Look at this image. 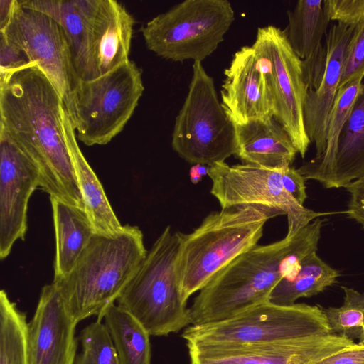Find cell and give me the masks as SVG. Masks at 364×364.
<instances>
[{
    "mask_svg": "<svg viewBox=\"0 0 364 364\" xmlns=\"http://www.w3.org/2000/svg\"><path fill=\"white\" fill-rule=\"evenodd\" d=\"M63 102L36 64L0 74V128L36 165L40 187L85 210L66 145Z\"/></svg>",
    "mask_w": 364,
    "mask_h": 364,
    "instance_id": "6da1fadb",
    "label": "cell"
},
{
    "mask_svg": "<svg viewBox=\"0 0 364 364\" xmlns=\"http://www.w3.org/2000/svg\"><path fill=\"white\" fill-rule=\"evenodd\" d=\"M323 222L316 218L292 237L257 245L234 259L199 291L188 309L191 325L223 321L268 301L277 283L292 278L317 252Z\"/></svg>",
    "mask_w": 364,
    "mask_h": 364,
    "instance_id": "7a4b0ae2",
    "label": "cell"
},
{
    "mask_svg": "<svg viewBox=\"0 0 364 364\" xmlns=\"http://www.w3.org/2000/svg\"><path fill=\"white\" fill-rule=\"evenodd\" d=\"M147 252L137 226L125 225L112 235L95 232L72 271L53 282L73 320L97 318L115 303Z\"/></svg>",
    "mask_w": 364,
    "mask_h": 364,
    "instance_id": "3957f363",
    "label": "cell"
},
{
    "mask_svg": "<svg viewBox=\"0 0 364 364\" xmlns=\"http://www.w3.org/2000/svg\"><path fill=\"white\" fill-rule=\"evenodd\" d=\"M280 211L257 205L221 209L208 215L193 232H178L176 273L182 298L202 289L222 269L258 245L267 220Z\"/></svg>",
    "mask_w": 364,
    "mask_h": 364,
    "instance_id": "277c9868",
    "label": "cell"
},
{
    "mask_svg": "<svg viewBox=\"0 0 364 364\" xmlns=\"http://www.w3.org/2000/svg\"><path fill=\"white\" fill-rule=\"evenodd\" d=\"M179 244L178 231L168 225L116 301L150 336H167L191 323L176 273Z\"/></svg>",
    "mask_w": 364,
    "mask_h": 364,
    "instance_id": "5b68a950",
    "label": "cell"
},
{
    "mask_svg": "<svg viewBox=\"0 0 364 364\" xmlns=\"http://www.w3.org/2000/svg\"><path fill=\"white\" fill-rule=\"evenodd\" d=\"M331 333L323 307L277 305L266 301L217 323L193 326L182 337L187 344L242 346L289 342Z\"/></svg>",
    "mask_w": 364,
    "mask_h": 364,
    "instance_id": "8992f818",
    "label": "cell"
},
{
    "mask_svg": "<svg viewBox=\"0 0 364 364\" xmlns=\"http://www.w3.org/2000/svg\"><path fill=\"white\" fill-rule=\"evenodd\" d=\"M144 90L141 70L129 60L90 80H79L65 109L77 138L105 145L120 133Z\"/></svg>",
    "mask_w": 364,
    "mask_h": 364,
    "instance_id": "52a82bcc",
    "label": "cell"
},
{
    "mask_svg": "<svg viewBox=\"0 0 364 364\" xmlns=\"http://www.w3.org/2000/svg\"><path fill=\"white\" fill-rule=\"evenodd\" d=\"M228 0H185L161 13L141 28L146 46L173 62H201L223 41L235 21Z\"/></svg>",
    "mask_w": 364,
    "mask_h": 364,
    "instance_id": "ba28073f",
    "label": "cell"
},
{
    "mask_svg": "<svg viewBox=\"0 0 364 364\" xmlns=\"http://www.w3.org/2000/svg\"><path fill=\"white\" fill-rule=\"evenodd\" d=\"M173 149L191 164L211 166L235 155V124L219 102L214 80L195 61L188 91L176 117Z\"/></svg>",
    "mask_w": 364,
    "mask_h": 364,
    "instance_id": "9c48e42d",
    "label": "cell"
},
{
    "mask_svg": "<svg viewBox=\"0 0 364 364\" xmlns=\"http://www.w3.org/2000/svg\"><path fill=\"white\" fill-rule=\"evenodd\" d=\"M251 46L267 76L273 98V117L286 130L297 152L304 158L311 141L304 120L309 88L301 60L291 48L284 30L274 26L258 28Z\"/></svg>",
    "mask_w": 364,
    "mask_h": 364,
    "instance_id": "30bf717a",
    "label": "cell"
},
{
    "mask_svg": "<svg viewBox=\"0 0 364 364\" xmlns=\"http://www.w3.org/2000/svg\"><path fill=\"white\" fill-rule=\"evenodd\" d=\"M282 168H269L249 164L230 166L225 162L209 166L211 194L221 209L257 205L287 215V237H292L314 220L329 213H319L299 204L284 189Z\"/></svg>",
    "mask_w": 364,
    "mask_h": 364,
    "instance_id": "8fae6325",
    "label": "cell"
},
{
    "mask_svg": "<svg viewBox=\"0 0 364 364\" xmlns=\"http://www.w3.org/2000/svg\"><path fill=\"white\" fill-rule=\"evenodd\" d=\"M0 34L20 47L31 62L45 73L65 109L80 78L60 24L48 15L24 6L16 0L13 15Z\"/></svg>",
    "mask_w": 364,
    "mask_h": 364,
    "instance_id": "7c38bea8",
    "label": "cell"
},
{
    "mask_svg": "<svg viewBox=\"0 0 364 364\" xmlns=\"http://www.w3.org/2000/svg\"><path fill=\"white\" fill-rule=\"evenodd\" d=\"M40 186L34 162L3 129L0 128V258L10 254L18 240H24L27 210L33 192Z\"/></svg>",
    "mask_w": 364,
    "mask_h": 364,
    "instance_id": "4fadbf2b",
    "label": "cell"
},
{
    "mask_svg": "<svg viewBox=\"0 0 364 364\" xmlns=\"http://www.w3.org/2000/svg\"><path fill=\"white\" fill-rule=\"evenodd\" d=\"M353 343L343 335L329 333L273 344L187 346L190 364H309Z\"/></svg>",
    "mask_w": 364,
    "mask_h": 364,
    "instance_id": "5bb4252c",
    "label": "cell"
},
{
    "mask_svg": "<svg viewBox=\"0 0 364 364\" xmlns=\"http://www.w3.org/2000/svg\"><path fill=\"white\" fill-rule=\"evenodd\" d=\"M77 324L55 285H45L28 322L30 364H75Z\"/></svg>",
    "mask_w": 364,
    "mask_h": 364,
    "instance_id": "9a60e30c",
    "label": "cell"
},
{
    "mask_svg": "<svg viewBox=\"0 0 364 364\" xmlns=\"http://www.w3.org/2000/svg\"><path fill=\"white\" fill-rule=\"evenodd\" d=\"M224 75L221 105L234 124L273 117L267 76L252 46H244L234 54Z\"/></svg>",
    "mask_w": 364,
    "mask_h": 364,
    "instance_id": "2e32d148",
    "label": "cell"
},
{
    "mask_svg": "<svg viewBox=\"0 0 364 364\" xmlns=\"http://www.w3.org/2000/svg\"><path fill=\"white\" fill-rule=\"evenodd\" d=\"M355 26L333 25L326 43V65L318 87L308 91L304 107V120L311 143L315 144L316 157L325 151L330 114L339 88L348 46Z\"/></svg>",
    "mask_w": 364,
    "mask_h": 364,
    "instance_id": "e0dca14e",
    "label": "cell"
},
{
    "mask_svg": "<svg viewBox=\"0 0 364 364\" xmlns=\"http://www.w3.org/2000/svg\"><path fill=\"white\" fill-rule=\"evenodd\" d=\"M27 7L41 11L62 27L75 72L80 80L97 77L92 55V24L98 0H25Z\"/></svg>",
    "mask_w": 364,
    "mask_h": 364,
    "instance_id": "ac0fdd59",
    "label": "cell"
},
{
    "mask_svg": "<svg viewBox=\"0 0 364 364\" xmlns=\"http://www.w3.org/2000/svg\"><path fill=\"white\" fill-rule=\"evenodd\" d=\"M284 30L291 48L301 60L304 77L309 90L319 85L326 65V46L322 38L331 21L323 1L299 0L287 11Z\"/></svg>",
    "mask_w": 364,
    "mask_h": 364,
    "instance_id": "d6986e66",
    "label": "cell"
},
{
    "mask_svg": "<svg viewBox=\"0 0 364 364\" xmlns=\"http://www.w3.org/2000/svg\"><path fill=\"white\" fill-rule=\"evenodd\" d=\"M134 19L114 0H98L92 24V55L97 77L129 60Z\"/></svg>",
    "mask_w": 364,
    "mask_h": 364,
    "instance_id": "ffe728a7",
    "label": "cell"
},
{
    "mask_svg": "<svg viewBox=\"0 0 364 364\" xmlns=\"http://www.w3.org/2000/svg\"><path fill=\"white\" fill-rule=\"evenodd\" d=\"M235 156L244 164L269 168L290 166L298 153L289 134L274 117L235 124Z\"/></svg>",
    "mask_w": 364,
    "mask_h": 364,
    "instance_id": "44dd1931",
    "label": "cell"
},
{
    "mask_svg": "<svg viewBox=\"0 0 364 364\" xmlns=\"http://www.w3.org/2000/svg\"><path fill=\"white\" fill-rule=\"evenodd\" d=\"M65 139L80 190L85 212L96 233L112 235L123 228L115 215L102 185L81 151L75 130L65 109L63 114Z\"/></svg>",
    "mask_w": 364,
    "mask_h": 364,
    "instance_id": "7402d4cb",
    "label": "cell"
},
{
    "mask_svg": "<svg viewBox=\"0 0 364 364\" xmlns=\"http://www.w3.org/2000/svg\"><path fill=\"white\" fill-rule=\"evenodd\" d=\"M50 200L55 238L53 280H58L72 271L95 232L84 210Z\"/></svg>",
    "mask_w": 364,
    "mask_h": 364,
    "instance_id": "603a6c76",
    "label": "cell"
},
{
    "mask_svg": "<svg viewBox=\"0 0 364 364\" xmlns=\"http://www.w3.org/2000/svg\"><path fill=\"white\" fill-rule=\"evenodd\" d=\"M362 80L354 79L338 89L329 117L324 152L297 169L305 180L317 181L324 188H330L339 136L360 92Z\"/></svg>",
    "mask_w": 364,
    "mask_h": 364,
    "instance_id": "cb8c5ba5",
    "label": "cell"
},
{
    "mask_svg": "<svg viewBox=\"0 0 364 364\" xmlns=\"http://www.w3.org/2000/svg\"><path fill=\"white\" fill-rule=\"evenodd\" d=\"M364 176V84L338 140L330 188H345Z\"/></svg>",
    "mask_w": 364,
    "mask_h": 364,
    "instance_id": "d4e9b609",
    "label": "cell"
},
{
    "mask_svg": "<svg viewBox=\"0 0 364 364\" xmlns=\"http://www.w3.org/2000/svg\"><path fill=\"white\" fill-rule=\"evenodd\" d=\"M97 319L111 336L119 364H151L150 335L127 311L113 303Z\"/></svg>",
    "mask_w": 364,
    "mask_h": 364,
    "instance_id": "484cf974",
    "label": "cell"
},
{
    "mask_svg": "<svg viewBox=\"0 0 364 364\" xmlns=\"http://www.w3.org/2000/svg\"><path fill=\"white\" fill-rule=\"evenodd\" d=\"M340 274L314 252L303 259L297 273L291 279H282L269 294L268 301L289 306L301 297H311L337 282Z\"/></svg>",
    "mask_w": 364,
    "mask_h": 364,
    "instance_id": "4316f807",
    "label": "cell"
},
{
    "mask_svg": "<svg viewBox=\"0 0 364 364\" xmlns=\"http://www.w3.org/2000/svg\"><path fill=\"white\" fill-rule=\"evenodd\" d=\"M26 314L0 292V364H30Z\"/></svg>",
    "mask_w": 364,
    "mask_h": 364,
    "instance_id": "83f0119b",
    "label": "cell"
},
{
    "mask_svg": "<svg viewBox=\"0 0 364 364\" xmlns=\"http://www.w3.org/2000/svg\"><path fill=\"white\" fill-rule=\"evenodd\" d=\"M344 292L343 304L339 307L323 308L331 333L348 338H359L364 326V292L341 287Z\"/></svg>",
    "mask_w": 364,
    "mask_h": 364,
    "instance_id": "f1b7e54d",
    "label": "cell"
},
{
    "mask_svg": "<svg viewBox=\"0 0 364 364\" xmlns=\"http://www.w3.org/2000/svg\"><path fill=\"white\" fill-rule=\"evenodd\" d=\"M81 352L75 364H119L111 336L102 321L97 319L80 332Z\"/></svg>",
    "mask_w": 364,
    "mask_h": 364,
    "instance_id": "f546056e",
    "label": "cell"
},
{
    "mask_svg": "<svg viewBox=\"0 0 364 364\" xmlns=\"http://www.w3.org/2000/svg\"><path fill=\"white\" fill-rule=\"evenodd\" d=\"M363 77L364 21L355 26L348 46L339 88L354 79Z\"/></svg>",
    "mask_w": 364,
    "mask_h": 364,
    "instance_id": "4dcf8cb0",
    "label": "cell"
},
{
    "mask_svg": "<svg viewBox=\"0 0 364 364\" xmlns=\"http://www.w3.org/2000/svg\"><path fill=\"white\" fill-rule=\"evenodd\" d=\"M323 7L331 21L352 26L364 21V0H324Z\"/></svg>",
    "mask_w": 364,
    "mask_h": 364,
    "instance_id": "1f68e13d",
    "label": "cell"
},
{
    "mask_svg": "<svg viewBox=\"0 0 364 364\" xmlns=\"http://www.w3.org/2000/svg\"><path fill=\"white\" fill-rule=\"evenodd\" d=\"M26 53L0 34V74L33 65Z\"/></svg>",
    "mask_w": 364,
    "mask_h": 364,
    "instance_id": "d6a6232c",
    "label": "cell"
},
{
    "mask_svg": "<svg viewBox=\"0 0 364 364\" xmlns=\"http://www.w3.org/2000/svg\"><path fill=\"white\" fill-rule=\"evenodd\" d=\"M345 188L350 194L345 213L348 218L364 228V176L351 182Z\"/></svg>",
    "mask_w": 364,
    "mask_h": 364,
    "instance_id": "836d02e7",
    "label": "cell"
},
{
    "mask_svg": "<svg viewBox=\"0 0 364 364\" xmlns=\"http://www.w3.org/2000/svg\"><path fill=\"white\" fill-rule=\"evenodd\" d=\"M309 364H364V344L354 343Z\"/></svg>",
    "mask_w": 364,
    "mask_h": 364,
    "instance_id": "e575fe53",
    "label": "cell"
},
{
    "mask_svg": "<svg viewBox=\"0 0 364 364\" xmlns=\"http://www.w3.org/2000/svg\"><path fill=\"white\" fill-rule=\"evenodd\" d=\"M282 183L288 193L301 205L307 198L305 179L294 167L287 166L282 168Z\"/></svg>",
    "mask_w": 364,
    "mask_h": 364,
    "instance_id": "d590c367",
    "label": "cell"
},
{
    "mask_svg": "<svg viewBox=\"0 0 364 364\" xmlns=\"http://www.w3.org/2000/svg\"><path fill=\"white\" fill-rule=\"evenodd\" d=\"M16 0H0V31L9 23L16 5Z\"/></svg>",
    "mask_w": 364,
    "mask_h": 364,
    "instance_id": "8d00e7d4",
    "label": "cell"
},
{
    "mask_svg": "<svg viewBox=\"0 0 364 364\" xmlns=\"http://www.w3.org/2000/svg\"><path fill=\"white\" fill-rule=\"evenodd\" d=\"M209 166L202 164H196L189 170V177L193 184L198 183L203 176L208 174Z\"/></svg>",
    "mask_w": 364,
    "mask_h": 364,
    "instance_id": "74e56055",
    "label": "cell"
},
{
    "mask_svg": "<svg viewBox=\"0 0 364 364\" xmlns=\"http://www.w3.org/2000/svg\"><path fill=\"white\" fill-rule=\"evenodd\" d=\"M359 343L360 344H364V326L362 327L361 332L359 336Z\"/></svg>",
    "mask_w": 364,
    "mask_h": 364,
    "instance_id": "f35d334b",
    "label": "cell"
}]
</instances>
